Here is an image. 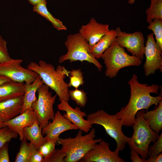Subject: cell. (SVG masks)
Segmentation results:
<instances>
[{
    "label": "cell",
    "mask_w": 162,
    "mask_h": 162,
    "mask_svg": "<svg viewBox=\"0 0 162 162\" xmlns=\"http://www.w3.org/2000/svg\"><path fill=\"white\" fill-rule=\"evenodd\" d=\"M128 83L130 87V95L127 105L122 107L116 114L121 120L123 125L131 126L135 122V115L137 112L142 109L146 111L151 106L157 107L162 100V92L158 96H151V93L158 94L159 86L156 84L148 85L138 82L137 76L134 74Z\"/></svg>",
    "instance_id": "1"
},
{
    "label": "cell",
    "mask_w": 162,
    "mask_h": 162,
    "mask_svg": "<svg viewBox=\"0 0 162 162\" xmlns=\"http://www.w3.org/2000/svg\"><path fill=\"white\" fill-rule=\"evenodd\" d=\"M27 67L37 73L44 84L55 92L59 101L62 100L69 101V87L64 79L66 76L69 77L70 71L64 66L58 65L56 69L51 64L40 60L38 64L30 62Z\"/></svg>",
    "instance_id": "2"
},
{
    "label": "cell",
    "mask_w": 162,
    "mask_h": 162,
    "mask_svg": "<svg viewBox=\"0 0 162 162\" xmlns=\"http://www.w3.org/2000/svg\"><path fill=\"white\" fill-rule=\"evenodd\" d=\"M95 129H92L87 134L82 135V131L79 130L76 136L59 138L57 143L62 146L61 150L66 154L64 162H77L96 143L103 140L95 139Z\"/></svg>",
    "instance_id": "3"
},
{
    "label": "cell",
    "mask_w": 162,
    "mask_h": 162,
    "mask_svg": "<svg viewBox=\"0 0 162 162\" xmlns=\"http://www.w3.org/2000/svg\"><path fill=\"white\" fill-rule=\"evenodd\" d=\"M146 111L144 109L138 111L135 115V122L131 126L134 133L129 137L127 142L129 148L135 150L141 158H148V148L151 142H154L159 135L150 128L143 116Z\"/></svg>",
    "instance_id": "4"
},
{
    "label": "cell",
    "mask_w": 162,
    "mask_h": 162,
    "mask_svg": "<svg viewBox=\"0 0 162 162\" xmlns=\"http://www.w3.org/2000/svg\"><path fill=\"white\" fill-rule=\"evenodd\" d=\"M101 58L106 66L105 75L110 78L115 77L123 68L132 66H138L142 63V60L134 56L128 54L124 48L115 41L104 52Z\"/></svg>",
    "instance_id": "5"
},
{
    "label": "cell",
    "mask_w": 162,
    "mask_h": 162,
    "mask_svg": "<svg viewBox=\"0 0 162 162\" xmlns=\"http://www.w3.org/2000/svg\"><path fill=\"white\" fill-rule=\"evenodd\" d=\"M64 44L68 51L59 57V63L67 60L70 62L86 61L93 64L101 71L102 65L92 55L88 44L79 33L68 35Z\"/></svg>",
    "instance_id": "6"
},
{
    "label": "cell",
    "mask_w": 162,
    "mask_h": 162,
    "mask_svg": "<svg viewBox=\"0 0 162 162\" xmlns=\"http://www.w3.org/2000/svg\"><path fill=\"white\" fill-rule=\"evenodd\" d=\"M87 117L92 126L94 124L102 126L107 134L115 140L117 144L116 150L119 152L125 148L129 137L123 133L122 124L116 114L110 115L100 110L87 115Z\"/></svg>",
    "instance_id": "7"
},
{
    "label": "cell",
    "mask_w": 162,
    "mask_h": 162,
    "mask_svg": "<svg viewBox=\"0 0 162 162\" xmlns=\"http://www.w3.org/2000/svg\"><path fill=\"white\" fill-rule=\"evenodd\" d=\"M49 87L45 84L38 89V97L32 103L31 108L36 114L37 122L42 128L45 127L49 121L54 117L53 109L57 95L52 96L49 91Z\"/></svg>",
    "instance_id": "8"
},
{
    "label": "cell",
    "mask_w": 162,
    "mask_h": 162,
    "mask_svg": "<svg viewBox=\"0 0 162 162\" xmlns=\"http://www.w3.org/2000/svg\"><path fill=\"white\" fill-rule=\"evenodd\" d=\"M22 59H11L0 63V76L7 77L14 82L31 84L38 74L28 68L23 67Z\"/></svg>",
    "instance_id": "9"
},
{
    "label": "cell",
    "mask_w": 162,
    "mask_h": 162,
    "mask_svg": "<svg viewBox=\"0 0 162 162\" xmlns=\"http://www.w3.org/2000/svg\"><path fill=\"white\" fill-rule=\"evenodd\" d=\"M116 37L115 42L119 46L142 60L144 54L145 38L142 32L138 31L129 33L122 32L117 27L115 29Z\"/></svg>",
    "instance_id": "10"
},
{
    "label": "cell",
    "mask_w": 162,
    "mask_h": 162,
    "mask_svg": "<svg viewBox=\"0 0 162 162\" xmlns=\"http://www.w3.org/2000/svg\"><path fill=\"white\" fill-rule=\"evenodd\" d=\"M95 144L84 156L80 162H125L119 156V152L111 151L109 144L102 140Z\"/></svg>",
    "instance_id": "11"
},
{
    "label": "cell",
    "mask_w": 162,
    "mask_h": 162,
    "mask_svg": "<svg viewBox=\"0 0 162 162\" xmlns=\"http://www.w3.org/2000/svg\"><path fill=\"white\" fill-rule=\"evenodd\" d=\"M78 128L66 119L62 115L59 110L56 111L52 122L42 128L43 135H45L46 141L56 143L62 133L70 130H77Z\"/></svg>",
    "instance_id": "12"
},
{
    "label": "cell",
    "mask_w": 162,
    "mask_h": 162,
    "mask_svg": "<svg viewBox=\"0 0 162 162\" xmlns=\"http://www.w3.org/2000/svg\"><path fill=\"white\" fill-rule=\"evenodd\" d=\"M145 46L146 60L143 66L145 75L147 76L154 74L158 70H162V54L160 52L152 33L148 34Z\"/></svg>",
    "instance_id": "13"
},
{
    "label": "cell",
    "mask_w": 162,
    "mask_h": 162,
    "mask_svg": "<svg viewBox=\"0 0 162 162\" xmlns=\"http://www.w3.org/2000/svg\"><path fill=\"white\" fill-rule=\"evenodd\" d=\"M60 101V103L57 105V108L59 110L66 112L63 115L64 117L77 127L79 130L88 133L92 126L88 120L83 118V117L87 116L86 113L82 111L79 107L73 108L67 101L63 100Z\"/></svg>",
    "instance_id": "14"
},
{
    "label": "cell",
    "mask_w": 162,
    "mask_h": 162,
    "mask_svg": "<svg viewBox=\"0 0 162 162\" xmlns=\"http://www.w3.org/2000/svg\"><path fill=\"white\" fill-rule=\"evenodd\" d=\"M110 31L108 25L100 23L92 17L88 23L81 26L79 33L92 46Z\"/></svg>",
    "instance_id": "15"
},
{
    "label": "cell",
    "mask_w": 162,
    "mask_h": 162,
    "mask_svg": "<svg viewBox=\"0 0 162 162\" xmlns=\"http://www.w3.org/2000/svg\"><path fill=\"white\" fill-rule=\"evenodd\" d=\"M36 121H37V115L31 108L26 110L20 115L3 123L10 129L16 132L21 141L24 137L22 133L24 128L32 125Z\"/></svg>",
    "instance_id": "16"
},
{
    "label": "cell",
    "mask_w": 162,
    "mask_h": 162,
    "mask_svg": "<svg viewBox=\"0 0 162 162\" xmlns=\"http://www.w3.org/2000/svg\"><path fill=\"white\" fill-rule=\"evenodd\" d=\"M23 104V96L11 99L0 103V121H8L20 114Z\"/></svg>",
    "instance_id": "17"
},
{
    "label": "cell",
    "mask_w": 162,
    "mask_h": 162,
    "mask_svg": "<svg viewBox=\"0 0 162 162\" xmlns=\"http://www.w3.org/2000/svg\"><path fill=\"white\" fill-rule=\"evenodd\" d=\"M25 83L12 81L0 85V103L13 98L23 96Z\"/></svg>",
    "instance_id": "18"
},
{
    "label": "cell",
    "mask_w": 162,
    "mask_h": 162,
    "mask_svg": "<svg viewBox=\"0 0 162 162\" xmlns=\"http://www.w3.org/2000/svg\"><path fill=\"white\" fill-rule=\"evenodd\" d=\"M116 35V30L111 29L109 33L101 37L94 45L89 46L93 56L97 59L101 58L104 52L115 41Z\"/></svg>",
    "instance_id": "19"
},
{
    "label": "cell",
    "mask_w": 162,
    "mask_h": 162,
    "mask_svg": "<svg viewBox=\"0 0 162 162\" xmlns=\"http://www.w3.org/2000/svg\"><path fill=\"white\" fill-rule=\"evenodd\" d=\"M42 128L36 121L32 125L24 128L22 131L24 137L29 140L38 150L46 141L42 133Z\"/></svg>",
    "instance_id": "20"
},
{
    "label": "cell",
    "mask_w": 162,
    "mask_h": 162,
    "mask_svg": "<svg viewBox=\"0 0 162 162\" xmlns=\"http://www.w3.org/2000/svg\"><path fill=\"white\" fill-rule=\"evenodd\" d=\"M44 84V82L38 75L35 80L32 83H25L23 104L21 113L28 109L31 108L32 103L37 99L36 96V92L39 88Z\"/></svg>",
    "instance_id": "21"
},
{
    "label": "cell",
    "mask_w": 162,
    "mask_h": 162,
    "mask_svg": "<svg viewBox=\"0 0 162 162\" xmlns=\"http://www.w3.org/2000/svg\"><path fill=\"white\" fill-rule=\"evenodd\" d=\"M143 116L151 128L159 134L162 129V100L155 109L145 112Z\"/></svg>",
    "instance_id": "22"
},
{
    "label": "cell",
    "mask_w": 162,
    "mask_h": 162,
    "mask_svg": "<svg viewBox=\"0 0 162 162\" xmlns=\"http://www.w3.org/2000/svg\"><path fill=\"white\" fill-rule=\"evenodd\" d=\"M47 2L39 4L33 7V11L36 12L50 22L54 27L58 31L66 30V27L58 19L55 18L48 11L46 7Z\"/></svg>",
    "instance_id": "23"
},
{
    "label": "cell",
    "mask_w": 162,
    "mask_h": 162,
    "mask_svg": "<svg viewBox=\"0 0 162 162\" xmlns=\"http://www.w3.org/2000/svg\"><path fill=\"white\" fill-rule=\"evenodd\" d=\"M146 13V21L149 24L154 19H162V0H151L150 6Z\"/></svg>",
    "instance_id": "24"
},
{
    "label": "cell",
    "mask_w": 162,
    "mask_h": 162,
    "mask_svg": "<svg viewBox=\"0 0 162 162\" xmlns=\"http://www.w3.org/2000/svg\"><path fill=\"white\" fill-rule=\"evenodd\" d=\"M24 137L21 140L20 149L15 158V162H29L32 144L28 143Z\"/></svg>",
    "instance_id": "25"
},
{
    "label": "cell",
    "mask_w": 162,
    "mask_h": 162,
    "mask_svg": "<svg viewBox=\"0 0 162 162\" xmlns=\"http://www.w3.org/2000/svg\"><path fill=\"white\" fill-rule=\"evenodd\" d=\"M149 24L147 28L153 32L155 37L156 44L162 54V19H154Z\"/></svg>",
    "instance_id": "26"
},
{
    "label": "cell",
    "mask_w": 162,
    "mask_h": 162,
    "mask_svg": "<svg viewBox=\"0 0 162 162\" xmlns=\"http://www.w3.org/2000/svg\"><path fill=\"white\" fill-rule=\"evenodd\" d=\"M68 94L70 98L76 103L78 106L83 107L87 101V94L84 90L75 89L69 90Z\"/></svg>",
    "instance_id": "27"
},
{
    "label": "cell",
    "mask_w": 162,
    "mask_h": 162,
    "mask_svg": "<svg viewBox=\"0 0 162 162\" xmlns=\"http://www.w3.org/2000/svg\"><path fill=\"white\" fill-rule=\"evenodd\" d=\"M70 80L68 83L69 87H73L77 89L84 83L83 72L79 69H72L69 73Z\"/></svg>",
    "instance_id": "28"
},
{
    "label": "cell",
    "mask_w": 162,
    "mask_h": 162,
    "mask_svg": "<svg viewBox=\"0 0 162 162\" xmlns=\"http://www.w3.org/2000/svg\"><path fill=\"white\" fill-rule=\"evenodd\" d=\"M18 134L7 126L0 129V148L12 139L16 138Z\"/></svg>",
    "instance_id": "29"
},
{
    "label": "cell",
    "mask_w": 162,
    "mask_h": 162,
    "mask_svg": "<svg viewBox=\"0 0 162 162\" xmlns=\"http://www.w3.org/2000/svg\"><path fill=\"white\" fill-rule=\"evenodd\" d=\"M66 154L61 149H55L48 156L44 158L43 162H64Z\"/></svg>",
    "instance_id": "30"
},
{
    "label": "cell",
    "mask_w": 162,
    "mask_h": 162,
    "mask_svg": "<svg viewBox=\"0 0 162 162\" xmlns=\"http://www.w3.org/2000/svg\"><path fill=\"white\" fill-rule=\"evenodd\" d=\"M153 146H149L148 157L149 158L157 155L162 152V133L159 135L158 139Z\"/></svg>",
    "instance_id": "31"
},
{
    "label": "cell",
    "mask_w": 162,
    "mask_h": 162,
    "mask_svg": "<svg viewBox=\"0 0 162 162\" xmlns=\"http://www.w3.org/2000/svg\"><path fill=\"white\" fill-rule=\"evenodd\" d=\"M7 42L3 38L0 34V63L12 59L7 48Z\"/></svg>",
    "instance_id": "32"
},
{
    "label": "cell",
    "mask_w": 162,
    "mask_h": 162,
    "mask_svg": "<svg viewBox=\"0 0 162 162\" xmlns=\"http://www.w3.org/2000/svg\"><path fill=\"white\" fill-rule=\"evenodd\" d=\"M56 144L50 142L46 141L40 146L38 151L44 158H45L55 149Z\"/></svg>",
    "instance_id": "33"
},
{
    "label": "cell",
    "mask_w": 162,
    "mask_h": 162,
    "mask_svg": "<svg viewBox=\"0 0 162 162\" xmlns=\"http://www.w3.org/2000/svg\"><path fill=\"white\" fill-rule=\"evenodd\" d=\"M44 157L32 144L29 162H43Z\"/></svg>",
    "instance_id": "34"
},
{
    "label": "cell",
    "mask_w": 162,
    "mask_h": 162,
    "mask_svg": "<svg viewBox=\"0 0 162 162\" xmlns=\"http://www.w3.org/2000/svg\"><path fill=\"white\" fill-rule=\"evenodd\" d=\"M9 162L8 144V142H7L0 148V162Z\"/></svg>",
    "instance_id": "35"
},
{
    "label": "cell",
    "mask_w": 162,
    "mask_h": 162,
    "mask_svg": "<svg viewBox=\"0 0 162 162\" xmlns=\"http://www.w3.org/2000/svg\"><path fill=\"white\" fill-rule=\"evenodd\" d=\"M130 158L133 162H146V159L140 158L139 154L134 149H130Z\"/></svg>",
    "instance_id": "36"
},
{
    "label": "cell",
    "mask_w": 162,
    "mask_h": 162,
    "mask_svg": "<svg viewBox=\"0 0 162 162\" xmlns=\"http://www.w3.org/2000/svg\"><path fill=\"white\" fill-rule=\"evenodd\" d=\"M162 161V152L157 155L147 158L146 160V162H161Z\"/></svg>",
    "instance_id": "37"
},
{
    "label": "cell",
    "mask_w": 162,
    "mask_h": 162,
    "mask_svg": "<svg viewBox=\"0 0 162 162\" xmlns=\"http://www.w3.org/2000/svg\"><path fill=\"white\" fill-rule=\"evenodd\" d=\"M29 3L33 6L40 3L46 2L47 0H28Z\"/></svg>",
    "instance_id": "38"
},
{
    "label": "cell",
    "mask_w": 162,
    "mask_h": 162,
    "mask_svg": "<svg viewBox=\"0 0 162 162\" xmlns=\"http://www.w3.org/2000/svg\"><path fill=\"white\" fill-rule=\"evenodd\" d=\"M10 81L11 80L7 77L0 76V85Z\"/></svg>",
    "instance_id": "39"
},
{
    "label": "cell",
    "mask_w": 162,
    "mask_h": 162,
    "mask_svg": "<svg viewBox=\"0 0 162 162\" xmlns=\"http://www.w3.org/2000/svg\"><path fill=\"white\" fill-rule=\"evenodd\" d=\"M6 126L4 124L3 122L0 121V129Z\"/></svg>",
    "instance_id": "40"
},
{
    "label": "cell",
    "mask_w": 162,
    "mask_h": 162,
    "mask_svg": "<svg viewBox=\"0 0 162 162\" xmlns=\"http://www.w3.org/2000/svg\"><path fill=\"white\" fill-rule=\"evenodd\" d=\"M135 0H129L128 3L130 4H132L134 3Z\"/></svg>",
    "instance_id": "41"
}]
</instances>
